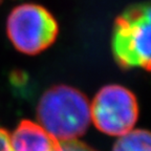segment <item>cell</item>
<instances>
[{
  "label": "cell",
  "mask_w": 151,
  "mask_h": 151,
  "mask_svg": "<svg viewBox=\"0 0 151 151\" xmlns=\"http://www.w3.org/2000/svg\"><path fill=\"white\" fill-rule=\"evenodd\" d=\"M37 116L39 125L60 142L83 135L91 120L87 98L67 85H57L43 94Z\"/></svg>",
  "instance_id": "obj_1"
},
{
  "label": "cell",
  "mask_w": 151,
  "mask_h": 151,
  "mask_svg": "<svg viewBox=\"0 0 151 151\" xmlns=\"http://www.w3.org/2000/svg\"><path fill=\"white\" fill-rule=\"evenodd\" d=\"M150 5L141 3L116 19L111 47L120 66L150 69Z\"/></svg>",
  "instance_id": "obj_2"
},
{
  "label": "cell",
  "mask_w": 151,
  "mask_h": 151,
  "mask_svg": "<svg viewBox=\"0 0 151 151\" xmlns=\"http://www.w3.org/2000/svg\"><path fill=\"white\" fill-rule=\"evenodd\" d=\"M6 31L11 42L19 52L37 55L55 42L59 27L56 19L45 7L26 3L11 12Z\"/></svg>",
  "instance_id": "obj_3"
},
{
  "label": "cell",
  "mask_w": 151,
  "mask_h": 151,
  "mask_svg": "<svg viewBox=\"0 0 151 151\" xmlns=\"http://www.w3.org/2000/svg\"><path fill=\"white\" fill-rule=\"evenodd\" d=\"M139 116L137 98L120 85L104 86L90 106L94 126L108 135L121 137L131 131Z\"/></svg>",
  "instance_id": "obj_4"
},
{
  "label": "cell",
  "mask_w": 151,
  "mask_h": 151,
  "mask_svg": "<svg viewBox=\"0 0 151 151\" xmlns=\"http://www.w3.org/2000/svg\"><path fill=\"white\" fill-rule=\"evenodd\" d=\"M11 151H63L61 142L32 121H22L9 134Z\"/></svg>",
  "instance_id": "obj_5"
},
{
  "label": "cell",
  "mask_w": 151,
  "mask_h": 151,
  "mask_svg": "<svg viewBox=\"0 0 151 151\" xmlns=\"http://www.w3.org/2000/svg\"><path fill=\"white\" fill-rule=\"evenodd\" d=\"M150 133L146 130H131L120 137L112 151H151Z\"/></svg>",
  "instance_id": "obj_6"
},
{
  "label": "cell",
  "mask_w": 151,
  "mask_h": 151,
  "mask_svg": "<svg viewBox=\"0 0 151 151\" xmlns=\"http://www.w3.org/2000/svg\"><path fill=\"white\" fill-rule=\"evenodd\" d=\"M61 145L63 151H96L88 145L84 144L82 142L77 141V139L61 142Z\"/></svg>",
  "instance_id": "obj_7"
},
{
  "label": "cell",
  "mask_w": 151,
  "mask_h": 151,
  "mask_svg": "<svg viewBox=\"0 0 151 151\" xmlns=\"http://www.w3.org/2000/svg\"><path fill=\"white\" fill-rule=\"evenodd\" d=\"M0 151H11L9 134L1 128H0Z\"/></svg>",
  "instance_id": "obj_8"
},
{
  "label": "cell",
  "mask_w": 151,
  "mask_h": 151,
  "mask_svg": "<svg viewBox=\"0 0 151 151\" xmlns=\"http://www.w3.org/2000/svg\"><path fill=\"white\" fill-rule=\"evenodd\" d=\"M1 2H2V0H0V3H1Z\"/></svg>",
  "instance_id": "obj_9"
}]
</instances>
